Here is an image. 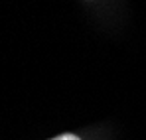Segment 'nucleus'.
<instances>
[{"label": "nucleus", "mask_w": 146, "mask_h": 140, "mask_svg": "<svg viewBox=\"0 0 146 140\" xmlns=\"http://www.w3.org/2000/svg\"><path fill=\"white\" fill-rule=\"evenodd\" d=\"M51 140H81V138H79V136H75V134H61V136L51 138Z\"/></svg>", "instance_id": "f257e3e1"}]
</instances>
